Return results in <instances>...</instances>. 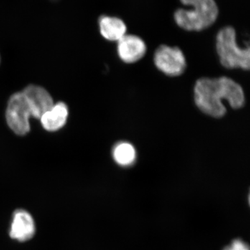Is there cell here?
<instances>
[{
	"label": "cell",
	"mask_w": 250,
	"mask_h": 250,
	"mask_svg": "<svg viewBox=\"0 0 250 250\" xmlns=\"http://www.w3.org/2000/svg\"><path fill=\"white\" fill-rule=\"evenodd\" d=\"M194 97L199 109L215 118H223L226 114L223 100L228 101L231 108L238 109L243 107L246 100L241 85L227 77L197 80L194 88Z\"/></svg>",
	"instance_id": "obj_1"
},
{
	"label": "cell",
	"mask_w": 250,
	"mask_h": 250,
	"mask_svg": "<svg viewBox=\"0 0 250 250\" xmlns=\"http://www.w3.org/2000/svg\"><path fill=\"white\" fill-rule=\"evenodd\" d=\"M185 8L174 11V21L181 29L201 31L213 25L218 19L219 7L215 0H179Z\"/></svg>",
	"instance_id": "obj_2"
},
{
	"label": "cell",
	"mask_w": 250,
	"mask_h": 250,
	"mask_svg": "<svg viewBox=\"0 0 250 250\" xmlns=\"http://www.w3.org/2000/svg\"><path fill=\"white\" fill-rule=\"evenodd\" d=\"M215 45L220 63L225 68L249 70V45L246 47L238 46L237 43L236 31L234 28L231 26H226L220 29L217 34Z\"/></svg>",
	"instance_id": "obj_3"
},
{
	"label": "cell",
	"mask_w": 250,
	"mask_h": 250,
	"mask_svg": "<svg viewBox=\"0 0 250 250\" xmlns=\"http://www.w3.org/2000/svg\"><path fill=\"white\" fill-rule=\"evenodd\" d=\"M32 117L30 107L22 92L14 94L10 98L6 111V118L10 129L15 134L24 136L30 130L29 119Z\"/></svg>",
	"instance_id": "obj_4"
},
{
	"label": "cell",
	"mask_w": 250,
	"mask_h": 250,
	"mask_svg": "<svg viewBox=\"0 0 250 250\" xmlns=\"http://www.w3.org/2000/svg\"><path fill=\"white\" fill-rule=\"evenodd\" d=\"M154 62L160 71L170 77L179 76L187 67L185 56L182 49L166 45H161L156 49Z\"/></svg>",
	"instance_id": "obj_5"
},
{
	"label": "cell",
	"mask_w": 250,
	"mask_h": 250,
	"mask_svg": "<svg viewBox=\"0 0 250 250\" xmlns=\"http://www.w3.org/2000/svg\"><path fill=\"white\" fill-rule=\"evenodd\" d=\"M117 50L123 62L134 63L144 57L147 52V46L139 36L126 34L118 41Z\"/></svg>",
	"instance_id": "obj_6"
},
{
	"label": "cell",
	"mask_w": 250,
	"mask_h": 250,
	"mask_svg": "<svg viewBox=\"0 0 250 250\" xmlns=\"http://www.w3.org/2000/svg\"><path fill=\"white\" fill-rule=\"evenodd\" d=\"M22 92L29 104L32 117L37 119H40L54 104L50 94L39 85H28Z\"/></svg>",
	"instance_id": "obj_7"
},
{
	"label": "cell",
	"mask_w": 250,
	"mask_h": 250,
	"mask_svg": "<svg viewBox=\"0 0 250 250\" xmlns=\"http://www.w3.org/2000/svg\"><path fill=\"white\" fill-rule=\"evenodd\" d=\"M36 233L34 218L27 210H17L13 215L9 235L19 242L29 241Z\"/></svg>",
	"instance_id": "obj_8"
},
{
	"label": "cell",
	"mask_w": 250,
	"mask_h": 250,
	"mask_svg": "<svg viewBox=\"0 0 250 250\" xmlns=\"http://www.w3.org/2000/svg\"><path fill=\"white\" fill-rule=\"evenodd\" d=\"M98 24L101 35L109 41L118 42L126 35L127 31V27L123 20L116 16H102Z\"/></svg>",
	"instance_id": "obj_9"
},
{
	"label": "cell",
	"mask_w": 250,
	"mask_h": 250,
	"mask_svg": "<svg viewBox=\"0 0 250 250\" xmlns=\"http://www.w3.org/2000/svg\"><path fill=\"white\" fill-rule=\"evenodd\" d=\"M68 108L63 103L54 104L52 108L41 117L42 127L48 131H56L62 129L66 123Z\"/></svg>",
	"instance_id": "obj_10"
},
{
	"label": "cell",
	"mask_w": 250,
	"mask_h": 250,
	"mask_svg": "<svg viewBox=\"0 0 250 250\" xmlns=\"http://www.w3.org/2000/svg\"><path fill=\"white\" fill-rule=\"evenodd\" d=\"M112 155L117 164L123 167H128L132 166L136 161V149L131 143L120 142L113 148Z\"/></svg>",
	"instance_id": "obj_11"
},
{
	"label": "cell",
	"mask_w": 250,
	"mask_h": 250,
	"mask_svg": "<svg viewBox=\"0 0 250 250\" xmlns=\"http://www.w3.org/2000/svg\"><path fill=\"white\" fill-rule=\"evenodd\" d=\"M223 250H250V248L241 239H236L232 241L230 246L225 247Z\"/></svg>",
	"instance_id": "obj_12"
}]
</instances>
